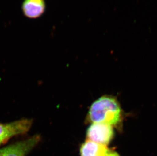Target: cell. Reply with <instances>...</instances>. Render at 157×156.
<instances>
[{"instance_id":"cell-5","label":"cell","mask_w":157,"mask_h":156,"mask_svg":"<svg viewBox=\"0 0 157 156\" xmlns=\"http://www.w3.org/2000/svg\"><path fill=\"white\" fill-rule=\"evenodd\" d=\"M45 9L44 0H24L21 5L24 15L31 19L40 17L44 13Z\"/></svg>"},{"instance_id":"cell-3","label":"cell","mask_w":157,"mask_h":156,"mask_svg":"<svg viewBox=\"0 0 157 156\" xmlns=\"http://www.w3.org/2000/svg\"><path fill=\"white\" fill-rule=\"evenodd\" d=\"M41 140V136L35 134L25 140L0 149V156H27Z\"/></svg>"},{"instance_id":"cell-1","label":"cell","mask_w":157,"mask_h":156,"mask_svg":"<svg viewBox=\"0 0 157 156\" xmlns=\"http://www.w3.org/2000/svg\"><path fill=\"white\" fill-rule=\"evenodd\" d=\"M122 110L117 100L104 96L96 100L89 110L88 119L93 123L117 126L121 122Z\"/></svg>"},{"instance_id":"cell-4","label":"cell","mask_w":157,"mask_h":156,"mask_svg":"<svg viewBox=\"0 0 157 156\" xmlns=\"http://www.w3.org/2000/svg\"><path fill=\"white\" fill-rule=\"evenodd\" d=\"M114 136L113 126L104 123H93L87 129V140L104 146L109 144Z\"/></svg>"},{"instance_id":"cell-6","label":"cell","mask_w":157,"mask_h":156,"mask_svg":"<svg viewBox=\"0 0 157 156\" xmlns=\"http://www.w3.org/2000/svg\"><path fill=\"white\" fill-rule=\"evenodd\" d=\"M108 150L106 146L87 140L80 147L81 156H105Z\"/></svg>"},{"instance_id":"cell-7","label":"cell","mask_w":157,"mask_h":156,"mask_svg":"<svg viewBox=\"0 0 157 156\" xmlns=\"http://www.w3.org/2000/svg\"><path fill=\"white\" fill-rule=\"evenodd\" d=\"M105 156H120L119 154L117 153V152L113 151V150H108L106 155Z\"/></svg>"},{"instance_id":"cell-2","label":"cell","mask_w":157,"mask_h":156,"mask_svg":"<svg viewBox=\"0 0 157 156\" xmlns=\"http://www.w3.org/2000/svg\"><path fill=\"white\" fill-rule=\"evenodd\" d=\"M33 123L31 119H22L8 123H0V146L11 138L28 132Z\"/></svg>"}]
</instances>
